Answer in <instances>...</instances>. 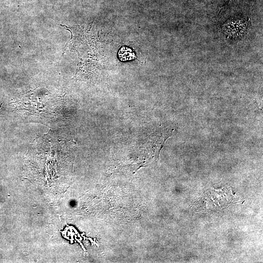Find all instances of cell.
<instances>
[{"label":"cell","instance_id":"cell-1","mask_svg":"<svg viewBox=\"0 0 263 263\" xmlns=\"http://www.w3.org/2000/svg\"><path fill=\"white\" fill-rule=\"evenodd\" d=\"M118 56L122 61H127L136 58V55L132 50L127 47L123 46L119 51Z\"/></svg>","mask_w":263,"mask_h":263}]
</instances>
